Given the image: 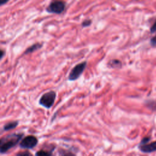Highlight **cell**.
Segmentation results:
<instances>
[{"instance_id": "obj_1", "label": "cell", "mask_w": 156, "mask_h": 156, "mask_svg": "<svg viewBox=\"0 0 156 156\" xmlns=\"http://www.w3.org/2000/svg\"><path fill=\"white\" fill-rule=\"evenodd\" d=\"M23 135V133H13L1 137L0 138V154H4L15 147L21 140Z\"/></svg>"}, {"instance_id": "obj_2", "label": "cell", "mask_w": 156, "mask_h": 156, "mask_svg": "<svg viewBox=\"0 0 156 156\" xmlns=\"http://www.w3.org/2000/svg\"><path fill=\"white\" fill-rule=\"evenodd\" d=\"M56 99V93L54 91H50L43 94L40 100L39 104L46 108H50L54 105Z\"/></svg>"}, {"instance_id": "obj_3", "label": "cell", "mask_w": 156, "mask_h": 156, "mask_svg": "<svg viewBox=\"0 0 156 156\" xmlns=\"http://www.w3.org/2000/svg\"><path fill=\"white\" fill-rule=\"evenodd\" d=\"M87 65V61H83L74 66L69 74L68 77V80L70 81H74L78 79L85 69Z\"/></svg>"}, {"instance_id": "obj_4", "label": "cell", "mask_w": 156, "mask_h": 156, "mask_svg": "<svg viewBox=\"0 0 156 156\" xmlns=\"http://www.w3.org/2000/svg\"><path fill=\"white\" fill-rule=\"evenodd\" d=\"M66 4L62 1H52L46 9V10L49 13L60 14L65 9Z\"/></svg>"}, {"instance_id": "obj_5", "label": "cell", "mask_w": 156, "mask_h": 156, "mask_svg": "<svg viewBox=\"0 0 156 156\" xmlns=\"http://www.w3.org/2000/svg\"><path fill=\"white\" fill-rule=\"evenodd\" d=\"M38 143V139L34 135H28L23 138L20 143V147L30 149L35 147Z\"/></svg>"}, {"instance_id": "obj_6", "label": "cell", "mask_w": 156, "mask_h": 156, "mask_svg": "<svg viewBox=\"0 0 156 156\" xmlns=\"http://www.w3.org/2000/svg\"><path fill=\"white\" fill-rule=\"evenodd\" d=\"M139 149L144 153H151L156 151V141L144 145H139Z\"/></svg>"}, {"instance_id": "obj_7", "label": "cell", "mask_w": 156, "mask_h": 156, "mask_svg": "<svg viewBox=\"0 0 156 156\" xmlns=\"http://www.w3.org/2000/svg\"><path fill=\"white\" fill-rule=\"evenodd\" d=\"M42 46H43V44H41V43H39L33 44L32 45H31L30 46H29V48H27L26 49V50L25 51L24 54H29V53H32L34 51H37L39 49H40L42 47Z\"/></svg>"}, {"instance_id": "obj_8", "label": "cell", "mask_w": 156, "mask_h": 156, "mask_svg": "<svg viewBox=\"0 0 156 156\" xmlns=\"http://www.w3.org/2000/svg\"><path fill=\"white\" fill-rule=\"evenodd\" d=\"M108 66L112 68H121L122 67V62L118 59H112L108 62Z\"/></svg>"}, {"instance_id": "obj_9", "label": "cell", "mask_w": 156, "mask_h": 156, "mask_svg": "<svg viewBox=\"0 0 156 156\" xmlns=\"http://www.w3.org/2000/svg\"><path fill=\"white\" fill-rule=\"evenodd\" d=\"M18 125V121H11L9 122L7 124H5L4 127H3V130L5 131L10 130L13 129H15L16 127V126Z\"/></svg>"}, {"instance_id": "obj_10", "label": "cell", "mask_w": 156, "mask_h": 156, "mask_svg": "<svg viewBox=\"0 0 156 156\" xmlns=\"http://www.w3.org/2000/svg\"><path fill=\"white\" fill-rule=\"evenodd\" d=\"M146 106L152 111H156V100L151 99L145 101Z\"/></svg>"}, {"instance_id": "obj_11", "label": "cell", "mask_w": 156, "mask_h": 156, "mask_svg": "<svg viewBox=\"0 0 156 156\" xmlns=\"http://www.w3.org/2000/svg\"><path fill=\"white\" fill-rule=\"evenodd\" d=\"M35 156H54L51 152L47 151L43 149L40 150L35 153Z\"/></svg>"}, {"instance_id": "obj_12", "label": "cell", "mask_w": 156, "mask_h": 156, "mask_svg": "<svg viewBox=\"0 0 156 156\" xmlns=\"http://www.w3.org/2000/svg\"><path fill=\"white\" fill-rule=\"evenodd\" d=\"M92 23V20L90 19H86L84 20L82 23H81V26L82 27H87L90 26Z\"/></svg>"}, {"instance_id": "obj_13", "label": "cell", "mask_w": 156, "mask_h": 156, "mask_svg": "<svg viewBox=\"0 0 156 156\" xmlns=\"http://www.w3.org/2000/svg\"><path fill=\"white\" fill-rule=\"evenodd\" d=\"M16 156H33L32 154L28 151H24L18 152Z\"/></svg>"}, {"instance_id": "obj_14", "label": "cell", "mask_w": 156, "mask_h": 156, "mask_svg": "<svg viewBox=\"0 0 156 156\" xmlns=\"http://www.w3.org/2000/svg\"><path fill=\"white\" fill-rule=\"evenodd\" d=\"M150 139H151V138L149 137V136L144 137V138L141 140V142H140V145H144V144H146L148 143V142L149 141Z\"/></svg>"}, {"instance_id": "obj_15", "label": "cell", "mask_w": 156, "mask_h": 156, "mask_svg": "<svg viewBox=\"0 0 156 156\" xmlns=\"http://www.w3.org/2000/svg\"><path fill=\"white\" fill-rule=\"evenodd\" d=\"M60 156H76L74 154L69 151H63L60 154Z\"/></svg>"}, {"instance_id": "obj_16", "label": "cell", "mask_w": 156, "mask_h": 156, "mask_svg": "<svg viewBox=\"0 0 156 156\" xmlns=\"http://www.w3.org/2000/svg\"><path fill=\"white\" fill-rule=\"evenodd\" d=\"M150 44L152 46H156V35L152 37L150 40Z\"/></svg>"}, {"instance_id": "obj_17", "label": "cell", "mask_w": 156, "mask_h": 156, "mask_svg": "<svg viewBox=\"0 0 156 156\" xmlns=\"http://www.w3.org/2000/svg\"><path fill=\"white\" fill-rule=\"evenodd\" d=\"M155 32H156V20L155 21V22L153 23V24L150 27V32L151 33H154Z\"/></svg>"}, {"instance_id": "obj_18", "label": "cell", "mask_w": 156, "mask_h": 156, "mask_svg": "<svg viewBox=\"0 0 156 156\" xmlns=\"http://www.w3.org/2000/svg\"><path fill=\"white\" fill-rule=\"evenodd\" d=\"M9 2L8 0H0V6L5 4Z\"/></svg>"}, {"instance_id": "obj_19", "label": "cell", "mask_w": 156, "mask_h": 156, "mask_svg": "<svg viewBox=\"0 0 156 156\" xmlns=\"http://www.w3.org/2000/svg\"><path fill=\"white\" fill-rule=\"evenodd\" d=\"M4 51L2 49H0V60L2 59V58L4 56Z\"/></svg>"}]
</instances>
